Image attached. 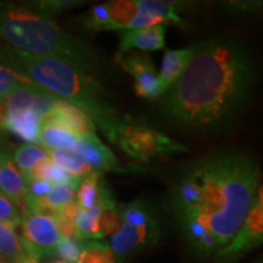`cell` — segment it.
<instances>
[{"mask_svg":"<svg viewBox=\"0 0 263 263\" xmlns=\"http://www.w3.org/2000/svg\"><path fill=\"white\" fill-rule=\"evenodd\" d=\"M261 188L259 164L249 154L218 150L185 163L173 177L170 202L199 255L229 244Z\"/></svg>","mask_w":263,"mask_h":263,"instance_id":"cell-1","label":"cell"},{"mask_svg":"<svg viewBox=\"0 0 263 263\" xmlns=\"http://www.w3.org/2000/svg\"><path fill=\"white\" fill-rule=\"evenodd\" d=\"M257 77V65L245 42L213 37L194 44L182 74L157 103L172 123L211 133L229 127L244 112Z\"/></svg>","mask_w":263,"mask_h":263,"instance_id":"cell-2","label":"cell"},{"mask_svg":"<svg viewBox=\"0 0 263 263\" xmlns=\"http://www.w3.org/2000/svg\"><path fill=\"white\" fill-rule=\"evenodd\" d=\"M4 60L32 83L80 108L106 134L121 115L94 74L54 57L0 48Z\"/></svg>","mask_w":263,"mask_h":263,"instance_id":"cell-3","label":"cell"},{"mask_svg":"<svg viewBox=\"0 0 263 263\" xmlns=\"http://www.w3.org/2000/svg\"><path fill=\"white\" fill-rule=\"evenodd\" d=\"M0 48L62 59L91 74L98 68L90 45L59 27L38 3L0 2Z\"/></svg>","mask_w":263,"mask_h":263,"instance_id":"cell-4","label":"cell"},{"mask_svg":"<svg viewBox=\"0 0 263 263\" xmlns=\"http://www.w3.org/2000/svg\"><path fill=\"white\" fill-rule=\"evenodd\" d=\"M105 136L133 159L141 161H147L164 154L185 151L182 144L172 140L166 134L124 115L118 118Z\"/></svg>","mask_w":263,"mask_h":263,"instance_id":"cell-5","label":"cell"},{"mask_svg":"<svg viewBox=\"0 0 263 263\" xmlns=\"http://www.w3.org/2000/svg\"><path fill=\"white\" fill-rule=\"evenodd\" d=\"M110 12V29H138L164 25L182 24L177 14V5L155 0H120L106 3Z\"/></svg>","mask_w":263,"mask_h":263,"instance_id":"cell-6","label":"cell"},{"mask_svg":"<svg viewBox=\"0 0 263 263\" xmlns=\"http://www.w3.org/2000/svg\"><path fill=\"white\" fill-rule=\"evenodd\" d=\"M18 227H21L20 244L29 259L39 263L41 259L52 256L61 238L54 216L22 210Z\"/></svg>","mask_w":263,"mask_h":263,"instance_id":"cell-7","label":"cell"},{"mask_svg":"<svg viewBox=\"0 0 263 263\" xmlns=\"http://www.w3.org/2000/svg\"><path fill=\"white\" fill-rule=\"evenodd\" d=\"M263 239V201L262 186L258 189L248 217L233 236L229 244L217 251L216 258L222 263H230L258 246Z\"/></svg>","mask_w":263,"mask_h":263,"instance_id":"cell-8","label":"cell"},{"mask_svg":"<svg viewBox=\"0 0 263 263\" xmlns=\"http://www.w3.org/2000/svg\"><path fill=\"white\" fill-rule=\"evenodd\" d=\"M160 236L159 223L153 226H133L121 222V226L111 236L110 248L118 259L150 248Z\"/></svg>","mask_w":263,"mask_h":263,"instance_id":"cell-9","label":"cell"},{"mask_svg":"<svg viewBox=\"0 0 263 263\" xmlns=\"http://www.w3.org/2000/svg\"><path fill=\"white\" fill-rule=\"evenodd\" d=\"M118 64L136 80L134 89L141 98L159 99L163 89L159 81L155 66L145 52H132L127 57L117 58Z\"/></svg>","mask_w":263,"mask_h":263,"instance_id":"cell-10","label":"cell"},{"mask_svg":"<svg viewBox=\"0 0 263 263\" xmlns=\"http://www.w3.org/2000/svg\"><path fill=\"white\" fill-rule=\"evenodd\" d=\"M12 147L2 141L0 144V190L3 195L11 200L20 211L25 209L27 186L21 172L12 159Z\"/></svg>","mask_w":263,"mask_h":263,"instance_id":"cell-11","label":"cell"},{"mask_svg":"<svg viewBox=\"0 0 263 263\" xmlns=\"http://www.w3.org/2000/svg\"><path fill=\"white\" fill-rule=\"evenodd\" d=\"M164 38H166V26L162 25L138 29H126L121 32L117 58L123 57L130 49H139L144 51L160 50L164 48Z\"/></svg>","mask_w":263,"mask_h":263,"instance_id":"cell-12","label":"cell"},{"mask_svg":"<svg viewBox=\"0 0 263 263\" xmlns=\"http://www.w3.org/2000/svg\"><path fill=\"white\" fill-rule=\"evenodd\" d=\"M74 149L94 172L112 171L117 167L116 157L106 145L101 143L95 133L77 137Z\"/></svg>","mask_w":263,"mask_h":263,"instance_id":"cell-13","label":"cell"},{"mask_svg":"<svg viewBox=\"0 0 263 263\" xmlns=\"http://www.w3.org/2000/svg\"><path fill=\"white\" fill-rule=\"evenodd\" d=\"M48 116L77 137L95 133V124L90 117L87 116L80 108L72 106L71 104L66 103L61 99H59L55 103L52 111Z\"/></svg>","mask_w":263,"mask_h":263,"instance_id":"cell-14","label":"cell"},{"mask_svg":"<svg viewBox=\"0 0 263 263\" xmlns=\"http://www.w3.org/2000/svg\"><path fill=\"white\" fill-rule=\"evenodd\" d=\"M77 143V136L64 126L52 120L51 117L42 118L39 140L43 149L50 151L57 149H73Z\"/></svg>","mask_w":263,"mask_h":263,"instance_id":"cell-15","label":"cell"},{"mask_svg":"<svg viewBox=\"0 0 263 263\" xmlns=\"http://www.w3.org/2000/svg\"><path fill=\"white\" fill-rule=\"evenodd\" d=\"M42 118L37 116L33 111L18 114H8L5 118L3 130H8L15 134L20 139L27 141L34 145L39 140V130H41Z\"/></svg>","mask_w":263,"mask_h":263,"instance_id":"cell-16","label":"cell"},{"mask_svg":"<svg viewBox=\"0 0 263 263\" xmlns=\"http://www.w3.org/2000/svg\"><path fill=\"white\" fill-rule=\"evenodd\" d=\"M193 52L194 45L185 49H179V50H168L164 52L162 68L159 73V81L163 93L182 74L186 64L192 58Z\"/></svg>","mask_w":263,"mask_h":263,"instance_id":"cell-17","label":"cell"},{"mask_svg":"<svg viewBox=\"0 0 263 263\" xmlns=\"http://www.w3.org/2000/svg\"><path fill=\"white\" fill-rule=\"evenodd\" d=\"M49 160L51 161L55 166L65 171L66 173L71 176L77 177V178H83V177L89 176L94 173V171L90 168L83 160L80 154L73 149H57L48 151Z\"/></svg>","mask_w":263,"mask_h":263,"instance_id":"cell-18","label":"cell"},{"mask_svg":"<svg viewBox=\"0 0 263 263\" xmlns=\"http://www.w3.org/2000/svg\"><path fill=\"white\" fill-rule=\"evenodd\" d=\"M104 206L97 205L93 209L83 211L80 210L74 217V227L77 230L78 239L82 240H98L103 239V233L100 229V216Z\"/></svg>","mask_w":263,"mask_h":263,"instance_id":"cell-19","label":"cell"},{"mask_svg":"<svg viewBox=\"0 0 263 263\" xmlns=\"http://www.w3.org/2000/svg\"><path fill=\"white\" fill-rule=\"evenodd\" d=\"M35 90H37V84L32 83L31 81L17 85L11 93L6 95L2 100L6 114H18L32 111Z\"/></svg>","mask_w":263,"mask_h":263,"instance_id":"cell-20","label":"cell"},{"mask_svg":"<svg viewBox=\"0 0 263 263\" xmlns=\"http://www.w3.org/2000/svg\"><path fill=\"white\" fill-rule=\"evenodd\" d=\"M17 224L9 222H0V254L9 263H16L28 258L20 244L18 234L16 233Z\"/></svg>","mask_w":263,"mask_h":263,"instance_id":"cell-21","label":"cell"},{"mask_svg":"<svg viewBox=\"0 0 263 263\" xmlns=\"http://www.w3.org/2000/svg\"><path fill=\"white\" fill-rule=\"evenodd\" d=\"M12 159H14L16 166L20 170L22 176L29 172L34 164L41 161L48 160V151L43 149L42 146L33 145V144H26L21 145L12 151Z\"/></svg>","mask_w":263,"mask_h":263,"instance_id":"cell-22","label":"cell"},{"mask_svg":"<svg viewBox=\"0 0 263 263\" xmlns=\"http://www.w3.org/2000/svg\"><path fill=\"white\" fill-rule=\"evenodd\" d=\"M77 263H120V259L108 245L100 241H88Z\"/></svg>","mask_w":263,"mask_h":263,"instance_id":"cell-23","label":"cell"},{"mask_svg":"<svg viewBox=\"0 0 263 263\" xmlns=\"http://www.w3.org/2000/svg\"><path fill=\"white\" fill-rule=\"evenodd\" d=\"M82 27L88 31H108L111 20L107 4L95 5L88 12H85L81 21Z\"/></svg>","mask_w":263,"mask_h":263,"instance_id":"cell-24","label":"cell"},{"mask_svg":"<svg viewBox=\"0 0 263 263\" xmlns=\"http://www.w3.org/2000/svg\"><path fill=\"white\" fill-rule=\"evenodd\" d=\"M84 244L82 240L61 236L55 246L52 256H57L60 261L65 263H77L82 254Z\"/></svg>","mask_w":263,"mask_h":263,"instance_id":"cell-25","label":"cell"},{"mask_svg":"<svg viewBox=\"0 0 263 263\" xmlns=\"http://www.w3.org/2000/svg\"><path fill=\"white\" fill-rule=\"evenodd\" d=\"M20 217L21 211L18 207L5 195H0V222H9L18 226Z\"/></svg>","mask_w":263,"mask_h":263,"instance_id":"cell-26","label":"cell"},{"mask_svg":"<svg viewBox=\"0 0 263 263\" xmlns=\"http://www.w3.org/2000/svg\"><path fill=\"white\" fill-rule=\"evenodd\" d=\"M228 11L234 12V14H251V12H257L258 9L262 6L261 2H227L222 3Z\"/></svg>","mask_w":263,"mask_h":263,"instance_id":"cell-27","label":"cell"},{"mask_svg":"<svg viewBox=\"0 0 263 263\" xmlns=\"http://www.w3.org/2000/svg\"><path fill=\"white\" fill-rule=\"evenodd\" d=\"M27 186V195L33 197H43L50 192L54 185L45 180H29L26 183Z\"/></svg>","mask_w":263,"mask_h":263,"instance_id":"cell-28","label":"cell"},{"mask_svg":"<svg viewBox=\"0 0 263 263\" xmlns=\"http://www.w3.org/2000/svg\"><path fill=\"white\" fill-rule=\"evenodd\" d=\"M16 263H37L35 261H33V259H29V258H26V259H22V261H18Z\"/></svg>","mask_w":263,"mask_h":263,"instance_id":"cell-29","label":"cell"},{"mask_svg":"<svg viewBox=\"0 0 263 263\" xmlns=\"http://www.w3.org/2000/svg\"><path fill=\"white\" fill-rule=\"evenodd\" d=\"M0 263H9L8 259H6L2 254H0Z\"/></svg>","mask_w":263,"mask_h":263,"instance_id":"cell-30","label":"cell"},{"mask_svg":"<svg viewBox=\"0 0 263 263\" xmlns=\"http://www.w3.org/2000/svg\"><path fill=\"white\" fill-rule=\"evenodd\" d=\"M48 263H65V262L60 261V259H57V261H51V262H48Z\"/></svg>","mask_w":263,"mask_h":263,"instance_id":"cell-31","label":"cell"},{"mask_svg":"<svg viewBox=\"0 0 263 263\" xmlns=\"http://www.w3.org/2000/svg\"><path fill=\"white\" fill-rule=\"evenodd\" d=\"M0 144H2V141H0ZM0 195H3V193H2V190H0Z\"/></svg>","mask_w":263,"mask_h":263,"instance_id":"cell-32","label":"cell"}]
</instances>
